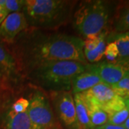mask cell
<instances>
[{
	"label": "cell",
	"instance_id": "1",
	"mask_svg": "<svg viewBox=\"0 0 129 129\" xmlns=\"http://www.w3.org/2000/svg\"><path fill=\"white\" fill-rule=\"evenodd\" d=\"M84 40L66 34H54L37 37L25 47L23 56L32 68L38 64L72 60L88 64L83 53Z\"/></svg>",
	"mask_w": 129,
	"mask_h": 129
},
{
	"label": "cell",
	"instance_id": "2",
	"mask_svg": "<svg viewBox=\"0 0 129 129\" xmlns=\"http://www.w3.org/2000/svg\"><path fill=\"white\" fill-rule=\"evenodd\" d=\"M88 64L72 60L53 61L35 66L31 78L50 92L70 91L74 78L87 70Z\"/></svg>",
	"mask_w": 129,
	"mask_h": 129
},
{
	"label": "cell",
	"instance_id": "3",
	"mask_svg": "<svg viewBox=\"0 0 129 129\" xmlns=\"http://www.w3.org/2000/svg\"><path fill=\"white\" fill-rule=\"evenodd\" d=\"M75 4L66 0H24L22 12L29 26L55 28L70 17Z\"/></svg>",
	"mask_w": 129,
	"mask_h": 129
},
{
	"label": "cell",
	"instance_id": "4",
	"mask_svg": "<svg viewBox=\"0 0 129 129\" xmlns=\"http://www.w3.org/2000/svg\"><path fill=\"white\" fill-rule=\"evenodd\" d=\"M111 9L105 1L92 0L80 2L73 17L74 28L85 39L106 32Z\"/></svg>",
	"mask_w": 129,
	"mask_h": 129
},
{
	"label": "cell",
	"instance_id": "5",
	"mask_svg": "<svg viewBox=\"0 0 129 129\" xmlns=\"http://www.w3.org/2000/svg\"><path fill=\"white\" fill-rule=\"evenodd\" d=\"M27 113L35 129H52L55 127V114L50 102L41 90L32 94Z\"/></svg>",
	"mask_w": 129,
	"mask_h": 129
},
{
	"label": "cell",
	"instance_id": "6",
	"mask_svg": "<svg viewBox=\"0 0 129 129\" xmlns=\"http://www.w3.org/2000/svg\"><path fill=\"white\" fill-rule=\"evenodd\" d=\"M88 68L101 78L102 83L110 86L129 76V59H118L113 62L102 61L88 64Z\"/></svg>",
	"mask_w": 129,
	"mask_h": 129
},
{
	"label": "cell",
	"instance_id": "7",
	"mask_svg": "<svg viewBox=\"0 0 129 129\" xmlns=\"http://www.w3.org/2000/svg\"><path fill=\"white\" fill-rule=\"evenodd\" d=\"M56 113L67 129H79L73 95L71 91L50 92Z\"/></svg>",
	"mask_w": 129,
	"mask_h": 129
},
{
	"label": "cell",
	"instance_id": "8",
	"mask_svg": "<svg viewBox=\"0 0 129 129\" xmlns=\"http://www.w3.org/2000/svg\"><path fill=\"white\" fill-rule=\"evenodd\" d=\"M29 27L22 12L9 14L0 24V39L12 43L21 32Z\"/></svg>",
	"mask_w": 129,
	"mask_h": 129
},
{
	"label": "cell",
	"instance_id": "9",
	"mask_svg": "<svg viewBox=\"0 0 129 129\" xmlns=\"http://www.w3.org/2000/svg\"><path fill=\"white\" fill-rule=\"evenodd\" d=\"M83 101L103 108L116 95L108 85L101 83L87 91L80 93Z\"/></svg>",
	"mask_w": 129,
	"mask_h": 129
},
{
	"label": "cell",
	"instance_id": "10",
	"mask_svg": "<svg viewBox=\"0 0 129 129\" xmlns=\"http://www.w3.org/2000/svg\"><path fill=\"white\" fill-rule=\"evenodd\" d=\"M18 68L14 57L10 54L0 39V77L14 80L17 78Z\"/></svg>",
	"mask_w": 129,
	"mask_h": 129
},
{
	"label": "cell",
	"instance_id": "11",
	"mask_svg": "<svg viewBox=\"0 0 129 129\" xmlns=\"http://www.w3.org/2000/svg\"><path fill=\"white\" fill-rule=\"evenodd\" d=\"M101 83H102L101 78L88 68L87 70L78 75L73 80L72 93L73 95L82 93Z\"/></svg>",
	"mask_w": 129,
	"mask_h": 129
},
{
	"label": "cell",
	"instance_id": "12",
	"mask_svg": "<svg viewBox=\"0 0 129 129\" xmlns=\"http://www.w3.org/2000/svg\"><path fill=\"white\" fill-rule=\"evenodd\" d=\"M4 129H35L27 113H14L11 109L6 114L3 122Z\"/></svg>",
	"mask_w": 129,
	"mask_h": 129
},
{
	"label": "cell",
	"instance_id": "13",
	"mask_svg": "<svg viewBox=\"0 0 129 129\" xmlns=\"http://www.w3.org/2000/svg\"><path fill=\"white\" fill-rule=\"evenodd\" d=\"M113 33L129 32V2L120 3L113 18Z\"/></svg>",
	"mask_w": 129,
	"mask_h": 129
},
{
	"label": "cell",
	"instance_id": "14",
	"mask_svg": "<svg viewBox=\"0 0 129 129\" xmlns=\"http://www.w3.org/2000/svg\"><path fill=\"white\" fill-rule=\"evenodd\" d=\"M73 98L79 129H92V125L88 115V109L83 101L80 93L74 94Z\"/></svg>",
	"mask_w": 129,
	"mask_h": 129
},
{
	"label": "cell",
	"instance_id": "15",
	"mask_svg": "<svg viewBox=\"0 0 129 129\" xmlns=\"http://www.w3.org/2000/svg\"><path fill=\"white\" fill-rule=\"evenodd\" d=\"M108 42H114L119 51L118 59H129V32L112 33L106 37Z\"/></svg>",
	"mask_w": 129,
	"mask_h": 129
},
{
	"label": "cell",
	"instance_id": "16",
	"mask_svg": "<svg viewBox=\"0 0 129 129\" xmlns=\"http://www.w3.org/2000/svg\"><path fill=\"white\" fill-rule=\"evenodd\" d=\"M84 103L88 109V115L92 125V129L108 123V116L103 109L99 108L98 106H94L92 104L88 103L87 102L84 101Z\"/></svg>",
	"mask_w": 129,
	"mask_h": 129
},
{
	"label": "cell",
	"instance_id": "17",
	"mask_svg": "<svg viewBox=\"0 0 129 129\" xmlns=\"http://www.w3.org/2000/svg\"><path fill=\"white\" fill-rule=\"evenodd\" d=\"M108 123L114 125H122L129 117V106L120 111L108 115Z\"/></svg>",
	"mask_w": 129,
	"mask_h": 129
},
{
	"label": "cell",
	"instance_id": "18",
	"mask_svg": "<svg viewBox=\"0 0 129 129\" xmlns=\"http://www.w3.org/2000/svg\"><path fill=\"white\" fill-rule=\"evenodd\" d=\"M111 87L117 95L123 98H129V76L122 79Z\"/></svg>",
	"mask_w": 129,
	"mask_h": 129
},
{
	"label": "cell",
	"instance_id": "19",
	"mask_svg": "<svg viewBox=\"0 0 129 129\" xmlns=\"http://www.w3.org/2000/svg\"><path fill=\"white\" fill-rule=\"evenodd\" d=\"M104 56L107 60L106 61L108 62H113L119 58V51L114 42H110L106 45Z\"/></svg>",
	"mask_w": 129,
	"mask_h": 129
},
{
	"label": "cell",
	"instance_id": "20",
	"mask_svg": "<svg viewBox=\"0 0 129 129\" xmlns=\"http://www.w3.org/2000/svg\"><path fill=\"white\" fill-rule=\"evenodd\" d=\"M24 5V0H5L4 7L5 10L9 14L14 12H22Z\"/></svg>",
	"mask_w": 129,
	"mask_h": 129
},
{
	"label": "cell",
	"instance_id": "21",
	"mask_svg": "<svg viewBox=\"0 0 129 129\" xmlns=\"http://www.w3.org/2000/svg\"><path fill=\"white\" fill-rule=\"evenodd\" d=\"M29 105V101L27 98H20L14 102L11 108V110L14 113H24L27 110Z\"/></svg>",
	"mask_w": 129,
	"mask_h": 129
},
{
	"label": "cell",
	"instance_id": "22",
	"mask_svg": "<svg viewBox=\"0 0 129 129\" xmlns=\"http://www.w3.org/2000/svg\"><path fill=\"white\" fill-rule=\"evenodd\" d=\"M5 0H0V24L2 22V21L8 15V13L5 10Z\"/></svg>",
	"mask_w": 129,
	"mask_h": 129
},
{
	"label": "cell",
	"instance_id": "23",
	"mask_svg": "<svg viewBox=\"0 0 129 129\" xmlns=\"http://www.w3.org/2000/svg\"><path fill=\"white\" fill-rule=\"evenodd\" d=\"M93 129H125L123 125H114L108 123H106L105 125H103L101 126L96 127Z\"/></svg>",
	"mask_w": 129,
	"mask_h": 129
},
{
	"label": "cell",
	"instance_id": "24",
	"mask_svg": "<svg viewBox=\"0 0 129 129\" xmlns=\"http://www.w3.org/2000/svg\"><path fill=\"white\" fill-rule=\"evenodd\" d=\"M125 129H129V117L127 118V120L125 121V123L122 125Z\"/></svg>",
	"mask_w": 129,
	"mask_h": 129
},
{
	"label": "cell",
	"instance_id": "25",
	"mask_svg": "<svg viewBox=\"0 0 129 129\" xmlns=\"http://www.w3.org/2000/svg\"><path fill=\"white\" fill-rule=\"evenodd\" d=\"M52 129H59V128H58L57 127H56V126H55V127H54L53 128H52Z\"/></svg>",
	"mask_w": 129,
	"mask_h": 129
}]
</instances>
